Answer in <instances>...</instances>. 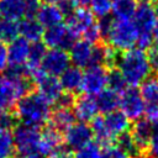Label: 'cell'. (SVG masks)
I'll use <instances>...</instances> for the list:
<instances>
[{
  "mask_svg": "<svg viewBox=\"0 0 158 158\" xmlns=\"http://www.w3.org/2000/svg\"><path fill=\"white\" fill-rule=\"evenodd\" d=\"M115 67L123 75L127 86L137 88L151 75L147 53L141 48L133 47L118 53Z\"/></svg>",
  "mask_w": 158,
  "mask_h": 158,
  "instance_id": "cell-1",
  "label": "cell"
},
{
  "mask_svg": "<svg viewBox=\"0 0 158 158\" xmlns=\"http://www.w3.org/2000/svg\"><path fill=\"white\" fill-rule=\"evenodd\" d=\"M51 112V102L40 93L30 91L16 102L14 114L21 123L40 128L48 122Z\"/></svg>",
  "mask_w": 158,
  "mask_h": 158,
  "instance_id": "cell-2",
  "label": "cell"
},
{
  "mask_svg": "<svg viewBox=\"0 0 158 158\" xmlns=\"http://www.w3.org/2000/svg\"><path fill=\"white\" fill-rule=\"evenodd\" d=\"M156 19H157L156 5L143 0L139 4H137V9L132 19L137 30V42H136L137 48L146 51L153 46L152 32Z\"/></svg>",
  "mask_w": 158,
  "mask_h": 158,
  "instance_id": "cell-3",
  "label": "cell"
},
{
  "mask_svg": "<svg viewBox=\"0 0 158 158\" xmlns=\"http://www.w3.org/2000/svg\"><path fill=\"white\" fill-rule=\"evenodd\" d=\"M33 83L28 77L12 78L7 75L0 77V111L9 110L22 96L32 91Z\"/></svg>",
  "mask_w": 158,
  "mask_h": 158,
  "instance_id": "cell-4",
  "label": "cell"
},
{
  "mask_svg": "<svg viewBox=\"0 0 158 158\" xmlns=\"http://www.w3.org/2000/svg\"><path fill=\"white\" fill-rule=\"evenodd\" d=\"M105 41H107L110 47L116 52H125L133 48L137 42V30L133 20H121L114 17Z\"/></svg>",
  "mask_w": 158,
  "mask_h": 158,
  "instance_id": "cell-5",
  "label": "cell"
},
{
  "mask_svg": "<svg viewBox=\"0 0 158 158\" xmlns=\"http://www.w3.org/2000/svg\"><path fill=\"white\" fill-rule=\"evenodd\" d=\"M12 137L19 158H42L38 152L40 130L37 127L17 123L14 127Z\"/></svg>",
  "mask_w": 158,
  "mask_h": 158,
  "instance_id": "cell-6",
  "label": "cell"
},
{
  "mask_svg": "<svg viewBox=\"0 0 158 158\" xmlns=\"http://www.w3.org/2000/svg\"><path fill=\"white\" fill-rule=\"evenodd\" d=\"M28 77L31 81L37 86V93H40L51 104H56L64 91L62 89L59 79L44 73L41 68L31 72Z\"/></svg>",
  "mask_w": 158,
  "mask_h": 158,
  "instance_id": "cell-7",
  "label": "cell"
},
{
  "mask_svg": "<svg viewBox=\"0 0 158 158\" xmlns=\"http://www.w3.org/2000/svg\"><path fill=\"white\" fill-rule=\"evenodd\" d=\"M107 86V70L101 65L86 67L83 72L80 91L88 96H96Z\"/></svg>",
  "mask_w": 158,
  "mask_h": 158,
  "instance_id": "cell-8",
  "label": "cell"
},
{
  "mask_svg": "<svg viewBox=\"0 0 158 158\" xmlns=\"http://www.w3.org/2000/svg\"><path fill=\"white\" fill-rule=\"evenodd\" d=\"M141 96L144 105V116L152 123L158 122V74L148 77L141 84Z\"/></svg>",
  "mask_w": 158,
  "mask_h": 158,
  "instance_id": "cell-9",
  "label": "cell"
},
{
  "mask_svg": "<svg viewBox=\"0 0 158 158\" xmlns=\"http://www.w3.org/2000/svg\"><path fill=\"white\" fill-rule=\"evenodd\" d=\"M77 41V36L69 31L67 25L58 23L43 30L42 43L47 48H60L68 51Z\"/></svg>",
  "mask_w": 158,
  "mask_h": 158,
  "instance_id": "cell-10",
  "label": "cell"
},
{
  "mask_svg": "<svg viewBox=\"0 0 158 158\" xmlns=\"http://www.w3.org/2000/svg\"><path fill=\"white\" fill-rule=\"evenodd\" d=\"M120 111L132 121L142 118L144 115V105L141 93L137 88L127 86L122 93H120Z\"/></svg>",
  "mask_w": 158,
  "mask_h": 158,
  "instance_id": "cell-11",
  "label": "cell"
},
{
  "mask_svg": "<svg viewBox=\"0 0 158 158\" xmlns=\"http://www.w3.org/2000/svg\"><path fill=\"white\" fill-rule=\"evenodd\" d=\"M68 67H70L69 54L60 48H49L41 63V69L53 77H59Z\"/></svg>",
  "mask_w": 158,
  "mask_h": 158,
  "instance_id": "cell-12",
  "label": "cell"
},
{
  "mask_svg": "<svg viewBox=\"0 0 158 158\" xmlns=\"http://www.w3.org/2000/svg\"><path fill=\"white\" fill-rule=\"evenodd\" d=\"M93 131L91 127L85 122H74L64 131L63 141L65 147L70 151H77L78 148L85 146L90 141H93Z\"/></svg>",
  "mask_w": 158,
  "mask_h": 158,
  "instance_id": "cell-13",
  "label": "cell"
},
{
  "mask_svg": "<svg viewBox=\"0 0 158 158\" xmlns=\"http://www.w3.org/2000/svg\"><path fill=\"white\" fill-rule=\"evenodd\" d=\"M95 23V16L86 7H75L67 17V27L77 37L81 36L89 27Z\"/></svg>",
  "mask_w": 158,
  "mask_h": 158,
  "instance_id": "cell-14",
  "label": "cell"
},
{
  "mask_svg": "<svg viewBox=\"0 0 158 158\" xmlns=\"http://www.w3.org/2000/svg\"><path fill=\"white\" fill-rule=\"evenodd\" d=\"M72 107H73L72 110H73L75 118L79 122H85V123L91 122L93 118L96 117L99 112L96 102H95V98L88 96V95L75 98Z\"/></svg>",
  "mask_w": 158,
  "mask_h": 158,
  "instance_id": "cell-15",
  "label": "cell"
},
{
  "mask_svg": "<svg viewBox=\"0 0 158 158\" xmlns=\"http://www.w3.org/2000/svg\"><path fill=\"white\" fill-rule=\"evenodd\" d=\"M63 136L60 131L56 130L52 126H47L40 132V141H38V152L42 157H48L52 154L57 148L62 146Z\"/></svg>",
  "mask_w": 158,
  "mask_h": 158,
  "instance_id": "cell-16",
  "label": "cell"
},
{
  "mask_svg": "<svg viewBox=\"0 0 158 158\" xmlns=\"http://www.w3.org/2000/svg\"><path fill=\"white\" fill-rule=\"evenodd\" d=\"M102 121L107 132L114 139H116L122 133L128 132L131 127L130 120L120 110H114L111 112L105 114V116H102Z\"/></svg>",
  "mask_w": 158,
  "mask_h": 158,
  "instance_id": "cell-17",
  "label": "cell"
},
{
  "mask_svg": "<svg viewBox=\"0 0 158 158\" xmlns=\"http://www.w3.org/2000/svg\"><path fill=\"white\" fill-rule=\"evenodd\" d=\"M91 53H93V44L85 40H77L68 52L70 63H73L78 68L89 67Z\"/></svg>",
  "mask_w": 158,
  "mask_h": 158,
  "instance_id": "cell-18",
  "label": "cell"
},
{
  "mask_svg": "<svg viewBox=\"0 0 158 158\" xmlns=\"http://www.w3.org/2000/svg\"><path fill=\"white\" fill-rule=\"evenodd\" d=\"M30 42L22 37H17L7 44V57L10 65H23L30 52Z\"/></svg>",
  "mask_w": 158,
  "mask_h": 158,
  "instance_id": "cell-19",
  "label": "cell"
},
{
  "mask_svg": "<svg viewBox=\"0 0 158 158\" xmlns=\"http://www.w3.org/2000/svg\"><path fill=\"white\" fill-rule=\"evenodd\" d=\"M35 17L42 25V27L47 28V27H51V26L62 23V20H63L64 16H63L60 9L57 5L42 4Z\"/></svg>",
  "mask_w": 158,
  "mask_h": 158,
  "instance_id": "cell-20",
  "label": "cell"
},
{
  "mask_svg": "<svg viewBox=\"0 0 158 158\" xmlns=\"http://www.w3.org/2000/svg\"><path fill=\"white\" fill-rule=\"evenodd\" d=\"M152 127H153V123L146 118L136 120L131 127L130 133H131L135 143L138 146V148L141 151H144L147 148V144H148V141L151 137V132H152Z\"/></svg>",
  "mask_w": 158,
  "mask_h": 158,
  "instance_id": "cell-21",
  "label": "cell"
},
{
  "mask_svg": "<svg viewBox=\"0 0 158 158\" xmlns=\"http://www.w3.org/2000/svg\"><path fill=\"white\" fill-rule=\"evenodd\" d=\"M81 77L83 72L80 68L73 65L68 67L60 75H59V83L62 85V89L67 93H77L80 90V84H81Z\"/></svg>",
  "mask_w": 158,
  "mask_h": 158,
  "instance_id": "cell-22",
  "label": "cell"
},
{
  "mask_svg": "<svg viewBox=\"0 0 158 158\" xmlns=\"http://www.w3.org/2000/svg\"><path fill=\"white\" fill-rule=\"evenodd\" d=\"M19 32L28 42H37L42 38L43 27L36 17H25L19 22Z\"/></svg>",
  "mask_w": 158,
  "mask_h": 158,
  "instance_id": "cell-23",
  "label": "cell"
},
{
  "mask_svg": "<svg viewBox=\"0 0 158 158\" xmlns=\"http://www.w3.org/2000/svg\"><path fill=\"white\" fill-rule=\"evenodd\" d=\"M51 123L49 126L54 127L58 131H65L69 126H72L75 121V116L73 114V110L70 107H60L57 106V109H54L51 112L49 120Z\"/></svg>",
  "mask_w": 158,
  "mask_h": 158,
  "instance_id": "cell-24",
  "label": "cell"
},
{
  "mask_svg": "<svg viewBox=\"0 0 158 158\" xmlns=\"http://www.w3.org/2000/svg\"><path fill=\"white\" fill-rule=\"evenodd\" d=\"M95 102L99 112H102V114L111 112L114 110H117V106L120 102V94L115 93L109 88H105L101 93H99L95 96Z\"/></svg>",
  "mask_w": 158,
  "mask_h": 158,
  "instance_id": "cell-25",
  "label": "cell"
},
{
  "mask_svg": "<svg viewBox=\"0 0 158 158\" xmlns=\"http://www.w3.org/2000/svg\"><path fill=\"white\" fill-rule=\"evenodd\" d=\"M0 12L4 19L19 21L25 16V0H0Z\"/></svg>",
  "mask_w": 158,
  "mask_h": 158,
  "instance_id": "cell-26",
  "label": "cell"
},
{
  "mask_svg": "<svg viewBox=\"0 0 158 158\" xmlns=\"http://www.w3.org/2000/svg\"><path fill=\"white\" fill-rule=\"evenodd\" d=\"M46 52H47V47H46L42 42H40V41L32 42V43L30 44L28 57H27V60H26V63H25V67H26V69H27L28 75H30L31 72H33V70L41 68V63H42V59H43ZM28 78H30V77H28Z\"/></svg>",
  "mask_w": 158,
  "mask_h": 158,
  "instance_id": "cell-27",
  "label": "cell"
},
{
  "mask_svg": "<svg viewBox=\"0 0 158 158\" xmlns=\"http://www.w3.org/2000/svg\"><path fill=\"white\" fill-rule=\"evenodd\" d=\"M136 0H114L112 2V14L115 19L121 20H132L137 9Z\"/></svg>",
  "mask_w": 158,
  "mask_h": 158,
  "instance_id": "cell-28",
  "label": "cell"
},
{
  "mask_svg": "<svg viewBox=\"0 0 158 158\" xmlns=\"http://www.w3.org/2000/svg\"><path fill=\"white\" fill-rule=\"evenodd\" d=\"M20 36L19 22L14 20L1 19L0 20V41L4 43H10Z\"/></svg>",
  "mask_w": 158,
  "mask_h": 158,
  "instance_id": "cell-29",
  "label": "cell"
},
{
  "mask_svg": "<svg viewBox=\"0 0 158 158\" xmlns=\"http://www.w3.org/2000/svg\"><path fill=\"white\" fill-rule=\"evenodd\" d=\"M107 88L117 94L122 93L127 88L123 75L116 67H112L110 68V70H107Z\"/></svg>",
  "mask_w": 158,
  "mask_h": 158,
  "instance_id": "cell-30",
  "label": "cell"
},
{
  "mask_svg": "<svg viewBox=\"0 0 158 158\" xmlns=\"http://www.w3.org/2000/svg\"><path fill=\"white\" fill-rule=\"evenodd\" d=\"M116 141H117V144H118L125 152H127L131 158H139V157H141L142 151H141V149L138 148V146L135 143V141H133V138H132L130 131L122 133L121 136H118V137L116 138Z\"/></svg>",
  "mask_w": 158,
  "mask_h": 158,
  "instance_id": "cell-31",
  "label": "cell"
},
{
  "mask_svg": "<svg viewBox=\"0 0 158 158\" xmlns=\"http://www.w3.org/2000/svg\"><path fill=\"white\" fill-rule=\"evenodd\" d=\"M15 151L14 137L10 130L0 128V158L11 157Z\"/></svg>",
  "mask_w": 158,
  "mask_h": 158,
  "instance_id": "cell-32",
  "label": "cell"
},
{
  "mask_svg": "<svg viewBox=\"0 0 158 158\" xmlns=\"http://www.w3.org/2000/svg\"><path fill=\"white\" fill-rule=\"evenodd\" d=\"M114 0H89L90 11L98 19L109 16L112 9Z\"/></svg>",
  "mask_w": 158,
  "mask_h": 158,
  "instance_id": "cell-33",
  "label": "cell"
},
{
  "mask_svg": "<svg viewBox=\"0 0 158 158\" xmlns=\"http://www.w3.org/2000/svg\"><path fill=\"white\" fill-rule=\"evenodd\" d=\"M100 154H101L100 144L98 142L90 141L85 146L74 151L73 158H100Z\"/></svg>",
  "mask_w": 158,
  "mask_h": 158,
  "instance_id": "cell-34",
  "label": "cell"
},
{
  "mask_svg": "<svg viewBox=\"0 0 158 158\" xmlns=\"http://www.w3.org/2000/svg\"><path fill=\"white\" fill-rule=\"evenodd\" d=\"M100 158H131L127 152H125L117 143H110L104 146L101 149Z\"/></svg>",
  "mask_w": 158,
  "mask_h": 158,
  "instance_id": "cell-35",
  "label": "cell"
},
{
  "mask_svg": "<svg viewBox=\"0 0 158 158\" xmlns=\"http://www.w3.org/2000/svg\"><path fill=\"white\" fill-rule=\"evenodd\" d=\"M146 151L148 153V158H158V122L153 123Z\"/></svg>",
  "mask_w": 158,
  "mask_h": 158,
  "instance_id": "cell-36",
  "label": "cell"
},
{
  "mask_svg": "<svg viewBox=\"0 0 158 158\" xmlns=\"http://www.w3.org/2000/svg\"><path fill=\"white\" fill-rule=\"evenodd\" d=\"M17 125V118L14 112H10L9 110L0 111V128L10 130L14 128Z\"/></svg>",
  "mask_w": 158,
  "mask_h": 158,
  "instance_id": "cell-37",
  "label": "cell"
},
{
  "mask_svg": "<svg viewBox=\"0 0 158 158\" xmlns=\"http://www.w3.org/2000/svg\"><path fill=\"white\" fill-rule=\"evenodd\" d=\"M41 2V0H25V16L35 17L42 5Z\"/></svg>",
  "mask_w": 158,
  "mask_h": 158,
  "instance_id": "cell-38",
  "label": "cell"
},
{
  "mask_svg": "<svg viewBox=\"0 0 158 158\" xmlns=\"http://www.w3.org/2000/svg\"><path fill=\"white\" fill-rule=\"evenodd\" d=\"M147 57H148L151 72H153L154 74H158V47L152 46V47L148 49Z\"/></svg>",
  "mask_w": 158,
  "mask_h": 158,
  "instance_id": "cell-39",
  "label": "cell"
},
{
  "mask_svg": "<svg viewBox=\"0 0 158 158\" xmlns=\"http://www.w3.org/2000/svg\"><path fill=\"white\" fill-rule=\"evenodd\" d=\"M74 100H75L74 94L63 91V94L60 95V98L58 99V101L56 104H57V106H60V107H72L74 104Z\"/></svg>",
  "mask_w": 158,
  "mask_h": 158,
  "instance_id": "cell-40",
  "label": "cell"
},
{
  "mask_svg": "<svg viewBox=\"0 0 158 158\" xmlns=\"http://www.w3.org/2000/svg\"><path fill=\"white\" fill-rule=\"evenodd\" d=\"M7 65H9L7 44L0 41V70H5Z\"/></svg>",
  "mask_w": 158,
  "mask_h": 158,
  "instance_id": "cell-41",
  "label": "cell"
},
{
  "mask_svg": "<svg viewBox=\"0 0 158 158\" xmlns=\"http://www.w3.org/2000/svg\"><path fill=\"white\" fill-rule=\"evenodd\" d=\"M47 158H73V154H72V151L69 148L60 146L52 154H49Z\"/></svg>",
  "mask_w": 158,
  "mask_h": 158,
  "instance_id": "cell-42",
  "label": "cell"
},
{
  "mask_svg": "<svg viewBox=\"0 0 158 158\" xmlns=\"http://www.w3.org/2000/svg\"><path fill=\"white\" fill-rule=\"evenodd\" d=\"M156 6H157V19H156L153 32H152V41H153V44L156 47H158V5H156Z\"/></svg>",
  "mask_w": 158,
  "mask_h": 158,
  "instance_id": "cell-43",
  "label": "cell"
},
{
  "mask_svg": "<svg viewBox=\"0 0 158 158\" xmlns=\"http://www.w3.org/2000/svg\"><path fill=\"white\" fill-rule=\"evenodd\" d=\"M70 2L75 7H86V5H89V0H70Z\"/></svg>",
  "mask_w": 158,
  "mask_h": 158,
  "instance_id": "cell-44",
  "label": "cell"
},
{
  "mask_svg": "<svg viewBox=\"0 0 158 158\" xmlns=\"http://www.w3.org/2000/svg\"><path fill=\"white\" fill-rule=\"evenodd\" d=\"M44 4H52V5H59L60 2H63L64 0H41Z\"/></svg>",
  "mask_w": 158,
  "mask_h": 158,
  "instance_id": "cell-45",
  "label": "cell"
},
{
  "mask_svg": "<svg viewBox=\"0 0 158 158\" xmlns=\"http://www.w3.org/2000/svg\"><path fill=\"white\" fill-rule=\"evenodd\" d=\"M143 1H147V2H151V4H154V2H158V0H143Z\"/></svg>",
  "mask_w": 158,
  "mask_h": 158,
  "instance_id": "cell-46",
  "label": "cell"
},
{
  "mask_svg": "<svg viewBox=\"0 0 158 158\" xmlns=\"http://www.w3.org/2000/svg\"><path fill=\"white\" fill-rule=\"evenodd\" d=\"M1 17H2V16H1V12H0V20H1Z\"/></svg>",
  "mask_w": 158,
  "mask_h": 158,
  "instance_id": "cell-47",
  "label": "cell"
},
{
  "mask_svg": "<svg viewBox=\"0 0 158 158\" xmlns=\"http://www.w3.org/2000/svg\"><path fill=\"white\" fill-rule=\"evenodd\" d=\"M7 158H15V157H7Z\"/></svg>",
  "mask_w": 158,
  "mask_h": 158,
  "instance_id": "cell-48",
  "label": "cell"
}]
</instances>
